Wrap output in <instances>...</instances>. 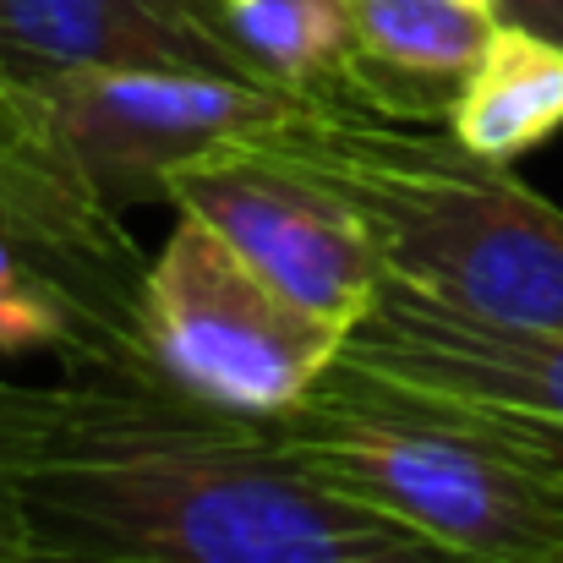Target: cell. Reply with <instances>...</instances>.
<instances>
[{
  "instance_id": "obj_1",
  "label": "cell",
  "mask_w": 563,
  "mask_h": 563,
  "mask_svg": "<svg viewBox=\"0 0 563 563\" xmlns=\"http://www.w3.org/2000/svg\"><path fill=\"white\" fill-rule=\"evenodd\" d=\"M49 563H465L383 520L274 421L224 416L143 373L66 377L33 471Z\"/></svg>"
},
{
  "instance_id": "obj_2",
  "label": "cell",
  "mask_w": 563,
  "mask_h": 563,
  "mask_svg": "<svg viewBox=\"0 0 563 563\" xmlns=\"http://www.w3.org/2000/svg\"><path fill=\"white\" fill-rule=\"evenodd\" d=\"M252 143L312 170L367 219L394 290L476 323L563 334V208L515 165L340 99H301Z\"/></svg>"
},
{
  "instance_id": "obj_3",
  "label": "cell",
  "mask_w": 563,
  "mask_h": 563,
  "mask_svg": "<svg viewBox=\"0 0 563 563\" xmlns=\"http://www.w3.org/2000/svg\"><path fill=\"white\" fill-rule=\"evenodd\" d=\"M274 432L383 520L465 563H563V432L340 362Z\"/></svg>"
},
{
  "instance_id": "obj_4",
  "label": "cell",
  "mask_w": 563,
  "mask_h": 563,
  "mask_svg": "<svg viewBox=\"0 0 563 563\" xmlns=\"http://www.w3.org/2000/svg\"><path fill=\"white\" fill-rule=\"evenodd\" d=\"M345 340L191 213H176L132 307V373L246 421H274L312 394L340 367Z\"/></svg>"
},
{
  "instance_id": "obj_5",
  "label": "cell",
  "mask_w": 563,
  "mask_h": 563,
  "mask_svg": "<svg viewBox=\"0 0 563 563\" xmlns=\"http://www.w3.org/2000/svg\"><path fill=\"white\" fill-rule=\"evenodd\" d=\"M165 208L202 219L279 296L345 334L388 285L367 219L329 181L263 143H235L181 165L165 187Z\"/></svg>"
},
{
  "instance_id": "obj_6",
  "label": "cell",
  "mask_w": 563,
  "mask_h": 563,
  "mask_svg": "<svg viewBox=\"0 0 563 563\" xmlns=\"http://www.w3.org/2000/svg\"><path fill=\"white\" fill-rule=\"evenodd\" d=\"M49 132L110 208L165 202L170 176L274 132L301 99L213 71H71L27 82Z\"/></svg>"
},
{
  "instance_id": "obj_7",
  "label": "cell",
  "mask_w": 563,
  "mask_h": 563,
  "mask_svg": "<svg viewBox=\"0 0 563 563\" xmlns=\"http://www.w3.org/2000/svg\"><path fill=\"white\" fill-rule=\"evenodd\" d=\"M0 235H11L88 318L104 367L132 373V307L148 257L49 132L27 82L0 77Z\"/></svg>"
},
{
  "instance_id": "obj_8",
  "label": "cell",
  "mask_w": 563,
  "mask_h": 563,
  "mask_svg": "<svg viewBox=\"0 0 563 563\" xmlns=\"http://www.w3.org/2000/svg\"><path fill=\"white\" fill-rule=\"evenodd\" d=\"M340 362L563 432V334L548 329L476 323L383 285L377 307L351 329Z\"/></svg>"
},
{
  "instance_id": "obj_9",
  "label": "cell",
  "mask_w": 563,
  "mask_h": 563,
  "mask_svg": "<svg viewBox=\"0 0 563 563\" xmlns=\"http://www.w3.org/2000/svg\"><path fill=\"white\" fill-rule=\"evenodd\" d=\"M71 71H213L257 82L202 0H0V77L49 82Z\"/></svg>"
},
{
  "instance_id": "obj_10",
  "label": "cell",
  "mask_w": 563,
  "mask_h": 563,
  "mask_svg": "<svg viewBox=\"0 0 563 563\" xmlns=\"http://www.w3.org/2000/svg\"><path fill=\"white\" fill-rule=\"evenodd\" d=\"M356 38L351 99L394 121H443L460 77L493 38L482 0H345Z\"/></svg>"
},
{
  "instance_id": "obj_11",
  "label": "cell",
  "mask_w": 563,
  "mask_h": 563,
  "mask_svg": "<svg viewBox=\"0 0 563 563\" xmlns=\"http://www.w3.org/2000/svg\"><path fill=\"white\" fill-rule=\"evenodd\" d=\"M443 132L471 148L476 159L515 165L531 148L563 132V44L526 33V27H493L476 66L460 77Z\"/></svg>"
},
{
  "instance_id": "obj_12",
  "label": "cell",
  "mask_w": 563,
  "mask_h": 563,
  "mask_svg": "<svg viewBox=\"0 0 563 563\" xmlns=\"http://www.w3.org/2000/svg\"><path fill=\"white\" fill-rule=\"evenodd\" d=\"M246 71L290 99H351L356 38L345 0H213Z\"/></svg>"
},
{
  "instance_id": "obj_13",
  "label": "cell",
  "mask_w": 563,
  "mask_h": 563,
  "mask_svg": "<svg viewBox=\"0 0 563 563\" xmlns=\"http://www.w3.org/2000/svg\"><path fill=\"white\" fill-rule=\"evenodd\" d=\"M66 383L0 377V563H33V471L60 427Z\"/></svg>"
},
{
  "instance_id": "obj_14",
  "label": "cell",
  "mask_w": 563,
  "mask_h": 563,
  "mask_svg": "<svg viewBox=\"0 0 563 563\" xmlns=\"http://www.w3.org/2000/svg\"><path fill=\"white\" fill-rule=\"evenodd\" d=\"M482 5L504 27H526V33H542V38L563 44V0H482Z\"/></svg>"
},
{
  "instance_id": "obj_15",
  "label": "cell",
  "mask_w": 563,
  "mask_h": 563,
  "mask_svg": "<svg viewBox=\"0 0 563 563\" xmlns=\"http://www.w3.org/2000/svg\"><path fill=\"white\" fill-rule=\"evenodd\" d=\"M202 5H208V11H213V0H202Z\"/></svg>"
},
{
  "instance_id": "obj_16",
  "label": "cell",
  "mask_w": 563,
  "mask_h": 563,
  "mask_svg": "<svg viewBox=\"0 0 563 563\" xmlns=\"http://www.w3.org/2000/svg\"><path fill=\"white\" fill-rule=\"evenodd\" d=\"M33 563H49V559H33Z\"/></svg>"
}]
</instances>
